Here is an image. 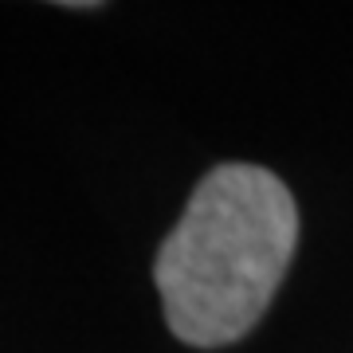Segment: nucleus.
<instances>
[{"label": "nucleus", "instance_id": "1", "mask_svg": "<svg viewBox=\"0 0 353 353\" xmlns=\"http://www.w3.org/2000/svg\"><path fill=\"white\" fill-rule=\"evenodd\" d=\"M299 243L290 189L259 165H216L161 240L153 279L181 341L212 350L263 318Z\"/></svg>", "mask_w": 353, "mask_h": 353}]
</instances>
